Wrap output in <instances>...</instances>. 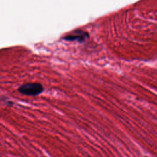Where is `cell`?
I'll return each mask as SVG.
<instances>
[{
  "instance_id": "6da1fadb",
  "label": "cell",
  "mask_w": 157,
  "mask_h": 157,
  "mask_svg": "<svg viewBox=\"0 0 157 157\" xmlns=\"http://www.w3.org/2000/svg\"><path fill=\"white\" fill-rule=\"evenodd\" d=\"M19 92L27 96H37L44 91V87L40 83L30 82L21 85L18 88Z\"/></svg>"
},
{
  "instance_id": "7a4b0ae2",
  "label": "cell",
  "mask_w": 157,
  "mask_h": 157,
  "mask_svg": "<svg viewBox=\"0 0 157 157\" xmlns=\"http://www.w3.org/2000/svg\"><path fill=\"white\" fill-rule=\"evenodd\" d=\"M89 38V34L82 30H77L68 34L63 38V39L67 41H77L80 43L84 42Z\"/></svg>"
},
{
  "instance_id": "3957f363",
  "label": "cell",
  "mask_w": 157,
  "mask_h": 157,
  "mask_svg": "<svg viewBox=\"0 0 157 157\" xmlns=\"http://www.w3.org/2000/svg\"><path fill=\"white\" fill-rule=\"evenodd\" d=\"M146 157H147V156H146Z\"/></svg>"
}]
</instances>
